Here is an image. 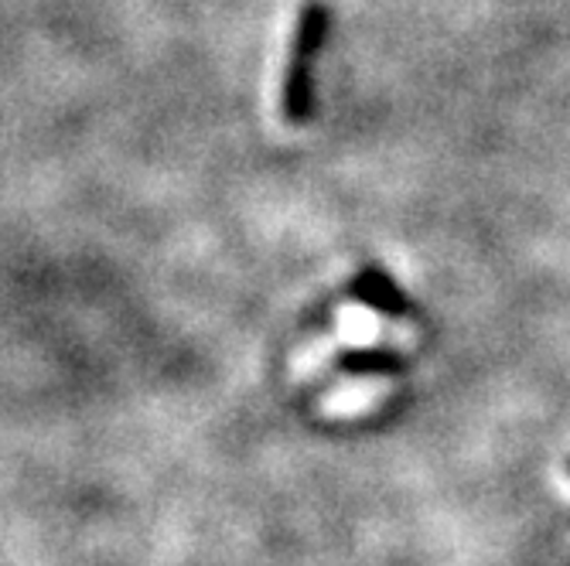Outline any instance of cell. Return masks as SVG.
Returning a JSON list of instances; mask_svg holds the SVG:
<instances>
[{"label": "cell", "mask_w": 570, "mask_h": 566, "mask_svg": "<svg viewBox=\"0 0 570 566\" xmlns=\"http://www.w3.org/2000/svg\"><path fill=\"white\" fill-rule=\"evenodd\" d=\"M325 38V8H304L287 51V69H284V113L291 123H304L311 117V56Z\"/></svg>", "instance_id": "1"}, {"label": "cell", "mask_w": 570, "mask_h": 566, "mask_svg": "<svg viewBox=\"0 0 570 566\" xmlns=\"http://www.w3.org/2000/svg\"><path fill=\"white\" fill-rule=\"evenodd\" d=\"M352 290H355V297L366 304V307H373V311H380V315H386V318H413L417 315V307H413V300L383 274V270H362L358 277H355V284H352Z\"/></svg>", "instance_id": "2"}, {"label": "cell", "mask_w": 570, "mask_h": 566, "mask_svg": "<svg viewBox=\"0 0 570 566\" xmlns=\"http://www.w3.org/2000/svg\"><path fill=\"white\" fill-rule=\"evenodd\" d=\"M342 363L352 376H396L403 373V358L390 348H355L342 355Z\"/></svg>", "instance_id": "3"}, {"label": "cell", "mask_w": 570, "mask_h": 566, "mask_svg": "<svg viewBox=\"0 0 570 566\" xmlns=\"http://www.w3.org/2000/svg\"><path fill=\"white\" fill-rule=\"evenodd\" d=\"M567 475H570V460H567Z\"/></svg>", "instance_id": "4"}]
</instances>
